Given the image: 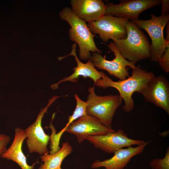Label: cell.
Segmentation results:
<instances>
[{
    "mask_svg": "<svg viewBox=\"0 0 169 169\" xmlns=\"http://www.w3.org/2000/svg\"><path fill=\"white\" fill-rule=\"evenodd\" d=\"M155 76L153 72L143 69L138 65L132 69L131 76L125 79L115 81L105 74L94 84L103 89L111 87L116 89L124 102L122 109L125 112H130L134 107L133 94L135 92L140 93Z\"/></svg>",
    "mask_w": 169,
    "mask_h": 169,
    "instance_id": "6da1fadb",
    "label": "cell"
},
{
    "mask_svg": "<svg viewBox=\"0 0 169 169\" xmlns=\"http://www.w3.org/2000/svg\"><path fill=\"white\" fill-rule=\"evenodd\" d=\"M59 16L70 26L69 37L79 46L80 59L89 60L91 56V52L100 54L102 53L95 42L94 38L96 35L90 31L86 22L76 16L71 8H64L59 13Z\"/></svg>",
    "mask_w": 169,
    "mask_h": 169,
    "instance_id": "7a4b0ae2",
    "label": "cell"
},
{
    "mask_svg": "<svg viewBox=\"0 0 169 169\" xmlns=\"http://www.w3.org/2000/svg\"><path fill=\"white\" fill-rule=\"evenodd\" d=\"M126 38L113 41L120 54L131 62L150 58V43L142 30L131 21L126 24Z\"/></svg>",
    "mask_w": 169,
    "mask_h": 169,
    "instance_id": "3957f363",
    "label": "cell"
},
{
    "mask_svg": "<svg viewBox=\"0 0 169 169\" xmlns=\"http://www.w3.org/2000/svg\"><path fill=\"white\" fill-rule=\"evenodd\" d=\"M94 86L90 87L87 100L86 113L99 120L107 128L112 129L111 123L117 109L123 100L118 95H98L95 93Z\"/></svg>",
    "mask_w": 169,
    "mask_h": 169,
    "instance_id": "277c9868",
    "label": "cell"
},
{
    "mask_svg": "<svg viewBox=\"0 0 169 169\" xmlns=\"http://www.w3.org/2000/svg\"><path fill=\"white\" fill-rule=\"evenodd\" d=\"M147 20L138 19L132 21L140 28L145 30L151 39L150 44L151 61L158 63L163 55L165 48L169 45L163 35L164 28L169 21V14L156 16L153 14Z\"/></svg>",
    "mask_w": 169,
    "mask_h": 169,
    "instance_id": "5b68a950",
    "label": "cell"
},
{
    "mask_svg": "<svg viewBox=\"0 0 169 169\" xmlns=\"http://www.w3.org/2000/svg\"><path fill=\"white\" fill-rule=\"evenodd\" d=\"M129 21L125 18L105 15L96 21L88 23L87 25L93 34H98L104 43H107L110 39L114 41L126 38V25Z\"/></svg>",
    "mask_w": 169,
    "mask_h": 169,
    "instance_id": "8992f818",
    "label": "cell"
},
{
    "mask_svg": "<svg viewBox=\"0 0 169 169\" xmlns=\"http://www.w3.org/2000/svg\"><path fill=\"white\" fill-rule=\"evenodd\" d=\"M60 97L54 96L49 99L47 105L40 110L35 121L24 130L26 144L30 153H36L42 155L49 153L47 146L50 136L45 133L42 126V121L49 107Z\"/></svg>",
    "mask_w": 169,
    "mask_h": 169,
    "instance_id": "52a82bcc",
    "label": "cell"
},
{
    "mask_svg": "<svg viewBox=\"0 0 169 169\" xmlns=\"http://www.w3.org/2000/svg\"><path fill=\"white\" fill-rule=\"evenodd\" d=\"M107 45L115 56L112 60H107L105 59V55L103 57L96 53H93L89 60L93 62L95 67L107 71L110 75L114 76L120 80L126 79L129 77L126 67H129L132 69L136 67V63L129 61L124 58L112 42H110Z\"/></svg>",
    "mask_w": 169,
    "mask_h": 169,
    "instance_id": "ba28073f",
    "label": "cell"
},
{
    "mask_svg": "<svg viewBox=\"0 0 169 169\" xmlns=\"http://www.w3.org/2000/svg\"><path fill=\"white\" fill-rule=\"evenodd\" d=\"M86 140L95 148L108 153H114L118 150L132 145H139L146 143L144 140L129 138L122 129L114 130L103 135L90 136Z\"/></svg>",
    "mask_w": 169,
    "mask_h": 169,
    "instance_id": "9c48e42d",
    "label": "cell"
},
{
    "mask_svg": "<svg viewBox=\"0 0 169 169\" xmlns=\"http://www.w3.org/2000/svg\"><path fill=\"white\" fill-rule=\"evenodd\" d=\"M120 3L106 4L105 15L125 18L129 21L139 19L142 12L161 4V0H120Z\"/></svg>",
    "mask_w": 169,
    "mask_h": 169,
    "instance_id": "30bf717a",
    "label": "cell"
},
{
    "mask_svg": "<svg viewBox=\"0 0 169 169\" xmlns=\"http://www.w3.org/2000/svg\"><path fill=\"white\" fill-rule=\"evenodd\" d=\"M140 93L146 102L163 109L169 115V82L165 76L154 77Z\"/></svg>",
    "mask_w": 169,
    "mask_h": 169,
    "instance_id": "8fae6325",
    "label": "cell"
},
{
    "mask_svg": "<svg viewBox=\"0 0 169 169\" xmlns=\"http://www.w3.org/2000/svg\"><path fill=\"white\" fill-rule=\"evenodd\" d=\"M114 130L105 126L95 117L87 115L72 123L65 132L74 135L80 143L89 136L103 135Z\"/></svg>",
    "mask_w": 169,
    "mask_h": 169,
    "instance_id": "7c38bea8",
    "label": "cell"
},
{
    "mask_svg": "<svg viewBox=\"0 0 169 169\" xmlns=\"http://www.w3.org/2000/svg\"><path fill=\"white\" fill-rule=\"evenodd\" d=\"M146 142L144 144L135 147L131 146L120 149L114 154L111 158L102 161L98 160L93 162L92 168L104 167L105 169H123L134 156L141 153L145 147L150 143Z\"/></svg>",
    "mask_w": 169,
    "mask_h": 169,
    "instance_id": "4fadbf2b",
    "label": "cell"
},
{
    "mask_svg": "<svg viewBox=\"0 0 169 169\" xmlns=\"http://www.w3.org/2000/svg\"><path fill=\"white\" fill-rule=\"evenodd\" d=\"M77 45V44L74 43L72 45V50L69 54L65 56L58 58V59L60 61L66 57L72 55L75 58L77 65L73 68L74 72L71 75L61 79L58 83L52 85L51 87L53 89L57 88L58 85L63 82L69 81L76 82L79 76H82L85 78H90L93 80L95 83L97 80L100 79L105 74L102 71L100 72L98 71L95 68L94 63L90 60H88L85 63H83L80 61L76 55Z\"/></svg>",
    "mask_w": 169,
    "mask_h": 169,
    "instance_id": "5bb4252c",
    "label": "cell"
},
{
    "mask_svg": "<svg viewBox=\"0 0 169 169\" xmlns=\"http://www.w3.org/2000/svg\"><path fill=\"white\" fill-rule=\"evenodd\" d=\"M71 10L86 22L96 21L105 15L106 5L101 0H71Z\"/></svg>",
    "mask_w": 169,
    "mask_h": 169,
    "instance_id": "9a60e30c",
    "label": "cell"
},
{
    "mask_svg": "<svg viewBox=\"0 0 169 169\" xmlns=\"http://www.w3.org/2000/svg\"><path fill=\"white\" fill-rule=\"evenodd\" d=\"M26 138L24 130L19 127L16 128L14 138L11 145L1 157L14 161L21 169H33L35 164L38 162L29 165L22 150L23 142Z\"/></svg>",
    "mask_w": 169,
    "mask_h": 169,
    "instance_id": "2e32d148",
    "label": "cell"
},
{
    "mask_svg": "<svg viewBox=\"0 0 169 169\" xmlns=\"http://www.w3.org/2000/svg\"><path fill=\"white\" fill-rule=\"evenodd\" d=\"M72 147L68 142L63 143L62 147L53 154H45L40 156L43 162L38 169H62L61 166L63 160L73 151Z\"/></svg>",
    "mask_w": 169,
    "mask_h": 169,
    "instance_id": "e0dca14e",
    "label": "cell"
},
{
    "mask_svg": "<svg viewBox=\"0 0 169 169\" xmlns=\"http://www.w3.org/2000/svg\"><path fill=\"white\" fill-rule=\"evenodd\" d=\"M76 101V105L73 114L69 117L68 123L58 133L62 135L68 126L74 120L79 118L87 115L86 113L87 102L82 100L76 94L74 95Z\"/></svg>",
    "mask_w": 169,
    "mask_h": 169,
    "instance_id": "ac0fdd59",
    "label": "cell"
},
{
    "mask_svg": "<svg viewBox=\"0 0 169 169\" xmlns=\"http://www.w3.org/2000/svg\"><path fill=\"white\" fill-rule=\"evenodd\" d=\"M152 169H169V148L168 147L163 158H157L149 162Z\"/></svg>",
    "mask_w": 169,
    "mask_h": 169,
    "instance_id": "d6986e66",
    "label": "cell"
},
{
    "mask_svg": "<svg viewBox=\"0 0 169 169\" xmlns=\"http://www.w3.org/2000/svg\"><path fill=\"white\" fill-rule=\"evenodd\" d=\"M158 63L165 73L169 72V45L165 48L164 52Z\"/></svg>",
    "mask_w": 169,
    "mask_h": 169,
    "instance_id": "ffe728a7",
    "label": "cell"
},
{
    "mask_svg": "<svg viewBox=\"0 0 169 169\" xmlns=\"http://www.w3.org/2000/svg\"><path fill=\"white\" fill-rule=\"evenodd\" d=\"M10 141L9 136L6 134H0V157L7 150V146Z\"/></svg>",
    "mask_w": 169,
    "mask_h": 169,
    "instance_id": "44dd1931",
    "label": "cell"
},
{
    "mask_svg": "<svg viewBox=\"0 0 169 169\" xmlns=\"http://www.w3.org/2000/svg\"><path fill=\"white\" fill-rule=\"evenodd\" d=\"M161 15L164 16L169 14V0H161Z\"/></svg>",
    "mask_w": 169,
    "mask_h": 169,
    "instance_id": "7402d4cb",
    "label": "cell"
}]
</instances>
